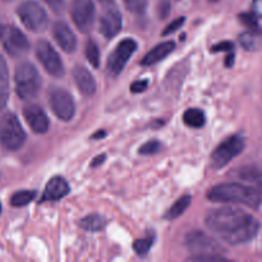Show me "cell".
Here are the masks:
<instances>
[{
    "label": "cell",
    "instance_id": "4dcf8cb0",
    "mask_svg": "<svg viewBox=\"0 0 262 262\" xmlns=\"http://www.w3.org/2000/svg\"><path fill=\"white\" fill-rule=\"evenodd\" d=\"M184 22H186V18L184 17H179L177 18V19H174L173 22L169 23V25L165 27V30L163 31V36H168L170 35V33L176 32L177 30H179V28L184 25Z\"/></svg>",
    "mask_w": 262,
    "mask_h": 262
},
{
    "label": "cell",
    "instance_id": "836d02e7",
    "mask_svg": "<svg viewBox=\"0 0 262 262\" xmlns=\"http://www.w3.org/2000/svg\"><path fill=\"white\" fill-rule=\"evenodd\" d=\"M234 49V43L230 42V41H223V42L216 43L211 48V51L217 53V51H233Z\"/></svg>",
    "mask_w": 262,
    "mask_h": 262
},
{
    "label": "cell",
    "instance_id": "83f0119b",
    "mask_svg": "<svg viewBox=\"0 0 262 262\" xmlns=\"http://www.w3.org/2000/svg\"><path fill=\"white\" fill-rule=\"evenodd\" d=\"M154 245V235H148V237L142 238V239H137L133 243V250L136 253L140 256H145L146 253L150 251V248Z\"/></svg>",
    "mask_w": 262,
    "mask_h": 262
},
{
    "label": "cell",
    "instance_id": "8992f818",
    "mask_svg": "<svg viewBox=\"0 0 262 262\" xmlns=\"http://www.w3.org/2000/svg\"><path fill=\"white\" fill-rule=\"evenodd\" d=\"M245 148V138L242 136H232L220 143L211 154V164L215 169L224 168Z\"/></svg>",
    "mask_w": 262,
    "mask_h": 262
},
{
    "label": "cell",
    "instance_id": "ba28073f",
    "mask_svg": "<svg viewBox=\"0 0 262 262\" xmlns=\"http://www.w3.org/2000/svg\"><path fill=\"white\" fill-rule=\"evenodd\" d=\"M186 247L188 248L192 256H222V246L212 239L210 235L205 234L204 232H191L186 237Z\"/></svg>",
    "mask_w": 262,
    "mask_h": 262
},
{
    "label": "cell",
    "instance_id": "f1b7e54d",
    "mask_svg": "<svg viewBox=\"0 0 262 262\" xmlns=\"http://www.w3.org/2000/svg\"><path fill=\"white\" fill-rule=\"evenodd\" d=\"M148 0H123L127 10L135 14H142L147 7Z\"/></svg>",
    "mask_w": 262,
    "mask_h": 262
},
{
    "label": "cell",
    "instance_id": "d4e9b609",
    "mask_svg": "<svg viewBox=\"0 0 262 262\" xmlns=\"http://www.w3.org/2000/svg\"><path fill=\"white\" fill-rule=\"evenodd\" d=\"M36 197L35 191H18L10 197V205L14 207H22L33 201Z\"/></svg>",
    "mask_w": 262,
    "mask_h": 262
},
{
    "label": "cell",
    "instance_id": "1f68e13d",
    "mask_svg": "<svg viewBox=\"0 0 262 262\" xmlns=\"http://www.w3.org/2000/svg\"><path fill=\"white\" fill-rule=\"evenodd\" d=\"M189 261H197V262H205V261H225L223 256H210V255H202V256H191L188 258Z\"/></svg>",
    "mask_w": 262,
    "mask_h": 262
},
{
    "label": "cell",
    "instance_id": "f6af8a7d",
    "mask_svg": "<svg viewBox=\"0 0 262 262\" xmlns=\"http://www.w3.org/2000/svg\"><path fill=\"white\" fill-rule=\"evenodd\" d=\"M4 2H12V0H4Z\"/></svg>",
    "mask_w": 262,
    "mask_h": 262
},
{
    "label": "cell",
    "instance_id": "44dd1931",
    "mask_svg": "<svg viewBox=\"0 0 262 262\" xmlns=\"http://www.w3.org/2000/svg\"><path fill=\"white\" fill-rule=\"evenodd\" d=\"M79 227L89 232H100L106 227V219L99 214L87 215L79 222Z\"/></svg>",
    "mask_w": 262,
    "mask_h": 262
},
{
    "label": "cell",
    "instance_id": "d6a6232c",
    "mask_svg": "<svg viewBox=\"0 0 262 262\" xmlns=\"http://www.w3.org/2000/svg\"><path fill=\"white\" fill-rule=\"evenodd\" d=\"M147 84H148V81H146V79H142V81H135L132 84H130L129 90L130 92H133V94H140V92H143L146 89H147Z\"/></svg>",
    "mask_w": 262,
    "mask_h": 262
},
{
    "label": "cell",
    "instance_id": "9c48e42d",
    "mask_svg": "<svg viewBox=\"0 0 262 262\" xmlns=\"http://www.w3.org/2000/svg\"><path fill=\"white\" fill-rule=\"evenodd\" d=\"M49 102H50L51 110L59 119L68 122L73 118L76 106L72 99L71 94L60 87H53L49 91Z\"/></svg>",
    "mask_w": 262,
    "mask_h": 262
},
{
    "label": "cell",
    "instance_id": "9a60e30c",
    "mask_svg": "<svg viewBox=\"0 0 262 262\" xmlns=\"http://www.w3.org/2000/svg\"><path fill=\"white\" fill-rule=\"evenodd\" d=\"M53 36L58 45L63 49L66 53H73L77 48V40L74 33L63 20H58L53 26Z\"/></svg>",
    "mask_w": 262,
    "mask_h": 262
},
{
    "label": "cell",
    "instance_id": "f35d334b",
    "mask_svg": "<svg viewBox=\"0 0 262 262\" xmlns=\"http://www.w3.org/2000/svg\"><path fill=\"white\" fill-rule=\"evenodd\" d=\"M104 160H105V154H102V155H100V156H96V158H95V160L92 161V164H91V166H99L100 164H102L104 163Z\"/></svg>",
    "mask_w": 262,
    "mask_h": 262
},
{
    "label": "cell",
    "instance_id": "e0dca14e",
    "mask_svg": "<svg viewBox=\"0 0 262 262\" xmlns=\"http://www.w3.org/2000/svg\"><path fill=\"white\" fill-rule=\"evenodd\" d=\"M73 78L77 87L84 96H92L96 91V82L92 74L84 67L77 66L73 69Z\"/></svg>",
    "mask_w": 262,
    "mask_h": 262
},
{
    "label": "cell",
    "instance_id": "7a4b0ae2",
    "mask_svg": "<svg viewBox=\"0 0 262 262\" xmlns=\"http://www.w3.org/2000/svg\"><path fill=\"white\" fill-rule=\"evenodd\" d=\"M207 199L212 202L238 204L251 209H258L262 204V194L257 189L234 182L212 187L207 193Z\"/></svg>",
    "mask_w": 262,
    "mask_h": 262
},
{
    "label": "cell",
    "instance_id": "ee69618b",
    "mask_svg": "<svg viewBox=\"0 0 262 262\" xmlns=\"http://www.w3.org/2000/svg\"><path fill=\"white\" fill-rule=\"evenodd\" d=\"M210 2H219V0H210Z\"/></svg>",
    "mask_w": 262,
    "mask_h": 262
},
{
    "label": "cell",
    "instance_id": "ab89813d",
    "mask_svg": "<svg viewBox=\"0 0 262 262\" xmlns=\"http://www.w3.org/2000/svg\"><path fill=\"white\" fill-rule=\"evenodd\" d=\"M105 136H106V132H105V130H99V132L95 133V135L92 136V138H94V140H96V138H102V137H105Z\"/></svg>",
    "mask_w": 262,
    "mask_h": 262
},
{
    "label": "cell",
    "instance_id": "2e32d148",
    "mask_svg": "<svg viewBox=\"0 0 262 262\" xmlns=\"http://www.w3.org/2000/svg\"><path fill=\"white\" fill-rule=\"evenodd\" d=\"M69 193V186L61 177H54L46 184L41 201H58Z\"/></svg>",
    "mask_w": 262,
    "mask_h": 262
},
{
    "label": "cell",
    "instance_id": "cb8c5ba5",
    "mask_svg": "<svg viewBox=\"0 0 262 262\" xmlns=\"http://www.w3.org/2000/svg\"><path fill=\"white\" fill-rule=\"evenodd\" d=\"M191 201H192L191 196L181 197V199H179L178 201H177L176 204H174L173 206L168 210V212H166V215H165L166 219L173 220V219H177L178 216H181V215L183 214L187 209H188L189 205H191Z\"/></svg>",
    "mask_w": 262,
    "mask_h": 262
},
{
    "label": "cell",
    "instance_id": "4316f807",
    "mask_svg": "<svg viewBox=\"0 0 262 262\" xmlns=\"http://www.w3.org/2000/svg\"><path fill=\"white\" fill-rule=\"evenodd\" d=\"M86 58L89 63L94 68H99L100 66V50L96 42L92 40H89L86 43Z\"/></svg>",
    "mask_w": 262,
    "mask_h": 262
},
{
    "label": "cell",
    "instance_id": "60d3db41",
    "mask_svg": "<svg viewBox=\"0 0 262 262\" xmlns=\"http://www.w3.org/2000/svg\"><path fill=\"white\" fill-rule=\"evenodd\" d=\"M5 27H7V26H3V25H0V41H2V38H3V35H4Z\"/></svg>",
    "mask_w": 262,
    "mask_h": 262
},
{
    "label": "cell",
    "instance_id": "4fadbf2b",
    "mask_svg": "<svg viewBox=\"0 0 262 262\" xmlns=\"http://www.w3.org/2000/svg\"><path fill=\"white\" fill-rule=\"evenodd\" d=\"M122 14L114 7H109L100 18V32L106 38H113L122 30Z\"/></svg>",
    "mask_w": 262,
    "mask_h": 262
},
{
    "label": "cell",
    "instance_id": "277c9868",
    "mask_svg": "<svg viewBox=\"0 0 262 262\" xmlns=\"http://www.w3.org/2000/svg\"><path fill=\"white\" fill-rule=\"evenodd\" d=\"M26 141V133L19 120L13 113H5L0 117V143L5 150L17 151Z\"/></svg>",
    "mask_w": 262,
    "mask_h": 262
},
{
    "label": "cell",
    "instance_id": "3957f363",
    "mask_svg": "<svg viewBox=\"0 0 262 262\" xmlns=\"http://www.w3.org/2000/svg\"><path fill=\"white\" fill-rule=\"evenodd\" d=\"M15 91L22 100H31L41 89V77L35 66L28 61L20 63L14 74Z\"/></svg>",
    "mask_w": 262,
    "mask_h": 262
},
{
    "label": "cell",
    "instance_id": "484cf974",
    "mask_svg": "<svg viewBox=\"0 0 262 262\" xmlns=\"http://www.w3.org/2000/svg\"><path fill=\"white\" fill-rule=\"evenodd\" d=\"M239 20L252 32L262 33V28L258 23V17L253 12L251 13H242L239 14Z\"/></svg>",
    "mask_w": 262,
    "mask_h": 262
},
{
    "label": "cell",
    "instance_id": "6da1fadb",
    "mask_svg": "<svg viewBox=\"0 0 262 262\" xmlns=\"http://www.w3.org/2000/svg\"><path fill=\"white\" fill-rule=\"evenodd\" d=\"M205 223L210 232L230 246L250 242L260 229V223L253 215L233 207H223L209 212Z\"/></svg>",
    "mask_w": 262,
    "mask_h": 262
},
{
    "label": "cell",
    "instance_id": "f546056e",
    "mask_svg": "<svg viewBox=\"0 0 262 262\" xmlns=\"http://www.w3.org/2000/svg\"><path fill=\"white\" fill-rule=\"evenodd\" d=\"M161 148V143L159 141L151 140L147 141L145 145L141 146L140 148V154L141 155H154V154L159 152Z\"/></svg>",
    "mask_w": 262,
    "mask_h": 262
},
{
    "label": "cell",
    "instance_id": "7c38bea8",
    "mask_svg": "<svg viewBox=\"0 0 262 262\" xmlns=\"http://www.w3.org/2000/svg\"><path fill=\"white\" fill-rule=\"evenodd\" d=\"M2 42L5 51L12 56H20L30 50V42L18 28L7 26Z\"/></svg>",
    "mask_w": 262,
    "mask_h": 262
},
{
    "label": "cell",
    "instance_id": "ac0fdd59",
    "mask_svg": "<svg viewBox=\"0 0 262 262\" xmlns=\"http://www.w3.org/2000/svg\"><path fill=\"white\" fill-rule=\"evenodd\" d=\"M174 48H176L174 41H165V42L159 43V45H156L152 50H150L143 56L141 64L142 66H154V64L165 59L174 50Z\"/></svg>",
    "mask_w": 262,
    "mask_h": 262
},
{
    "label": "cell",
    "instance_id": "74e56055",
    "mask_svg": "<svg viewBox=\"0 0 262 262\" xmlns=\"http://www.w3.org/2000/svg\"><path fill=\"white\" fill-rule=\"evenodd\" d=\"M225 66H227L228 68H232V67L234 66V54H228L227 59H225Z\"/></svg>",
    "mask_w": 262,
    "mask_h": 262
},
{
    "label": "cell",
    "instance_id": "52a82bcc",
    "mask_svg": "<svg viewBox=\"0 0 262 262\" xmlns=\"http://www.w3.org/2000/svg\"><path fill=\"white\" fill-rule=\"evenodd\" d=\"M136 50H137V42L135 40L124 38V40L120 41L117 48L114 49V51L109 55V59H107V73L112 77L119 76Z\"/></svg>",
    "mask_w": 262,
    "mask_h": 262
},
{
    "label": "cell",
    "instance_id": "5b68a950",
    "mask_svg": "<svg viewBox=\"0 0 262 262\" xmlns=\"http://www.w3.org/2000/svg\"><path fill=\"white\" fill-rule=\"evenodd\" d=\"M17 14L26 28L36 33L43 32L48 28L49 17L46 10L35 0L23 2L17 8Z\"/></svg>",
    "mask_w": 262,
    "mask_h": 262
},
{
    "label": "cell",
    "instance_id": "ffe728a7",
    "mask_svg": "<svg viewBox=\"0 0 262 262\" xmlns=\"http://www.w3.org/2000/svg\"><path fill=\"white\" fill-rule=\"evenodd\" d=\"M239 42L247 51H257L262 45V33L247 31L239 35Z\"/></svg>",
    "mask_w": 262,
    "mask_h": 262
},
{
    "label": "cell",
    "instance_id": "5bb4252c",
    "mask_svg": "<svg viewBox=\"0 0 262 262\" xmlns=\"http://www.w3.org/2000/svg\"><path fill=\"white\" fill-rule=\"evenodd\" d=\"M23 115H25L26 122L28 123V125H30L33 132L38 133V135L48 132L49 124H50L48 115L45 114V112L38 105L32 104L26 106L25 110H23Z\"/></svg>",
    "mask_w": 262,
    "mask_h": 262
},
{
    "label": "cell",
    "instance_id": "d6986e66",
    "mask_svg": "<svg viewBox=\"0 0 262 262\" xmlns=\"http://www.w3.org/2000/svg\"><path fill=\"white\" fill-rule=\"evenodd\" d=\"M9 99V71L5 59L0 55V110L7 106Z\"/></svg>",
    "mask_w": 262,
    "mask_h": 262
},
{
    "label": "cell",
    "instance_id": "8fae6325",
    "mask_svg": "<svg viewBox=\"0 0 262 262\" xmlns=\"http://www.w3.org/2000/svg\"><path fill=\"white\" fill-rule=\"evenodd\" d=\"M72 19L81 32H90L95 20L94 2L92 0H73Z\"/></svg>",
    "mask_w": 262,
    "mask_h": 262
},
{
    "label": "cell",
    "instance_id": "7bdbcfd3",
    "mask_svg": "<svg viewBox=\"0 0 262 262\" xmlns=\"http://www.w3.org/2000/svg\"><path fill=\"white\" fill-rule=\"evenodd\" d=\"M0 214H2V204H0Z\"/></svg>",
    "mask_w": 262,
    "mask_h": 262
},
{
    "label": "cell",
    "instance_id": "30bf717a",
    "mask_svg": "<svg viewBox=\"0 0 262 262\" xmlns=\"http://www.w3.org/2000/svg\"><path fill=\"white\" fill-rule=\"evenodd\" d=\"M36 55L49 74L58 77V78L64 76L63 61H61L60 56L56 53L55 49L48 41H38L37 45H36Z\"/></svg>",
    "mask_w": 262,
    "mask_h": 262
},
{
    "label": "cell",
    "instance_id": "b9f144b4",
    "mask_svg": "<svg viewBox=\"0 0 262 262\" xmlns=\"http://www.w3.org/2000/svg\"><path fill=\"white\" fill-rule=\"evenodd\" d=\"M99 2L102 3V4H105V5H110L114 3V0H99Z\"/></svg>",
    "mask_w": 262,
    "mask_h": 262
},
{
    "label": "cell",
    "instance_id": "7402d4cb",
    "mask_svg": "<svg viewBox=\"0 0 262 262\" xmlns=\"http://www.w3.org/2000/svg\"><path fill=\"white\" fill-rule=\"evenodd\" d=\"M239 177L243 181H247L252 183L253 188L257 189L262 194V170L260 169L252 168V166H246L239 170Z\"/></svg>",
    "mask_w": 262,
    "mask_h": 262
},
{
    "label": "cell",
    "instance_id": "8d00e7d4",
    "mask_svg": "<svg viewBox=\"0 0 262 262\" xmlns=\"http://www.w3.org/2000/svg\"><path fill=\"white\" fill-rule=\"evenodd\" d=\"M252 12L255 13L258 18H262V0H253Z\"/></svg>",
    "mask_w": 262,
    "mask_h": 262
},
{
    "label": "cell",
    "instance_id": "603a6c76",
    "mask_svg": "<svg viewBox=\"0 0 262 262\" xmlns=\"http://www.w3.org/2000/svg\"><path fill=\"white\" fill-rule=\"evenodd\" d=\"M183 122L186 123L188 127L192 128H201L205 125V114L202 110L196 109H188L183 114Z\"/></svg>",
    "mask_w": 262,
    "mask_h": 262
},
{
    "label": "cell",
    "instance_id": "e575fe53",
    "mask_svg": "<svg viewBox=\"0 0 262 262\" xmlns=\"http://www.w3.org/2000/svg\"><path fill=\"white\" fill-rule=\"evenodd\" d=\"M55 13H61L64 10V0H43Z\"/></svg>",
    "mask_w": 262,
    "mask_h": 262
},
{
    "label": "cell",
    "instance_id": "d590c367",
    "mask_svg": "<svg viewBox=\"0 0 262 262\" xmlns=\"http://www.w3.org/2000/svg\"><path fill=\"white\" fill-rule=\"evenodd\" d=\"M169 10H170V5L166 0L159 4V15H160V18H165L169 14Z\"/></svg>",
    "mask_w": 262,
    "mask_h": 262
}]
</instances>
